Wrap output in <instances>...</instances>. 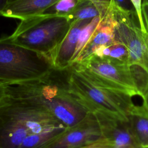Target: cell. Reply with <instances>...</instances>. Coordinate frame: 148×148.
<instances>
[{
  "mask_svg": "<svg viewBox=\"0 0 148 148\" xmlns=\"http://www.w3.org/2000/svg\"><path fill=\"white\" fill-rule=\"evenodd\" d=\"M5 90L12 100L43 109L68 128L80 123L90 113L71 84L69 66L53 68L41 78L9 84Z\"/></svg>",
  "mask_w": 148,
  "mask_h": 148,
  "instance_id": "obj_1",
  "label": "cell"
},
{
  "mask_svg": "<svg viewBox=\"0 0 148 148\" xmlns=\"http://www.w3.org/2000/svg\"><path fill=\"white\" fill-rule=\"evenodd\" d=\"M71 25V21L65 17L38 15L21 20L10 36L14 43L53 61Z\"/></svg>",
  "mask_w": 148,
  "mask_h": 148,
  "instance_id": "obj_2",
  "label": "cell"
},
{
  "mask_svg": "<svg viewBox=\"0 0 148 148\" xmlns=\"http://www.w3.org/2000/svg\"><path fill=\"white\" fill-rule=\"evenodd\" d=\"M46 56L14 43L10 36L0 39V85L36 80L53 68Z\"/></svg>",
  "mask_w": 148,
  "mask_h": 148,
  "instance_id": "obj_3",
  "label": "cell"
},
{
  "mask_svg": "<svg viewBox=\"0 0 148 148\" xmlns=\"http://www.w3.org/2000/svg\"><path fill=\"white\" fill-rule=\"evenodd\" d=\"M69 79L71 85L80 95L90 113L128 120L131 114L146 106V103L134 102V97H138L94 84L72 65L69 66Z\"/></svg>",
  "mask_w": 148,
  "mask_h": 148,
  "instance_id": "obj_4",
  "label": "cell"
},
{
  "mask_svg": "<svg viewBox=\"0 0 148 148\" xmlns=\"http://www.w3.org/2000/svg\"><path fill=\"white\" fill-rule=\"evenodd\" d=\"M71 65L97 86L144 98L135 88L128 64L115 62L92 54Z\"/></svg>",
  "mask_w": 148,
  "mask_h": 148,
  "instance_id": "obj_5",
  "label": "cell"
},
{
  "mask_svg": "<svg viewBox=\"0 0 148 148\" xmlns=\"http://www.w3.org/2000/svg\"><path fill=\"white\" fill-rule=\"evenodd\" d=\"M0 115H3L5 120L20 124L29 135L68 128L43 109L12 101L5 97L0 103Z\"/></svg>",
  "mask_w": 148,
  "mask_h": 148,
  "instance_id": "obj_6",
  "label": "cell"
},
{
  "mask_svg": "<svg viewBox=\"0 0 148 148\" xmlns=\"http://www.w3.org/2000/svg\"><path fill=\"white\" fill-rule=\"evenodd\" d=\"M110 3L116 20L114 28V40L127 48L129 65H139L148 72V49L144 38L145 32L140 29L138 19L132 18L116 9L111 1Z\"/></svg>",
  "mask_w": 148,
  "mask_h": 148,
  "instance_id": "obj_7",
  "label": "cell"
},
{
  "mask_svg": "<svg viewBox=\"0 0 148 148\" xmlns=\"http://www.w3.org/2000/svg\"><path fill=\"white\" fill-rule=\"evenodd\" d=\"M102 137L95 116L89 113L78 124L68 128L57 140L42 148H78Z\"/></svg>",
  "mask_w": 148,
  "mask_h": 148,
  "instance_id": "obj_8",
  "label": "cell"
},
{
  "mask_svg": "<svg viewBox=\"0 0 148 148\" xmlns=\"http://www.w3.org/2000/svg\"><path fill=\"white\" fill-rule=\"evenodd\" d=\"M98 122L102 136L113 143L114 148H140L128 120L102 113H93Z\"/></svg>",
  "mask_w": 148,
  "mask_h": 148,
  "instance_id": "obj_9",
  "label": "cell"
},
{
  "mask_svg": "<svg viewBox=\"0 0 148 148\" xmlns=\"http://www.w3.org/2000/svg\"><path fill=\"white\" fill-rule=\"evenodd\" d=\"M116 23V20L114 17L112 7L110 3L108 12L101 18L90 40L73 64L84 61L92 55L101 47L108 46L113 43L115 41L114 28Z\"/></svg>",
  "mask_w": 148,
  "mask_h": 148,
  "instance_id": "obj_10",
  "label": "cell"
},
{
  "mask_svg": "<svg viewBox=\"0 0 148 148\" xmlns=\"http://www.w3.org/2000/svg\"><path fill=\"white\" fill-rule=\"evenodd\" d=\"M91 20L92 19L77 20L72 23L69 31L57 50L53 59L54 68L63 69L71 65L80 32Z\"/></svg>",
  "mask_w": 148,
  "mask_h": 148,
  "instance_id": "obj_11",
  "label": "cell"
},
{
  "mask_svg": "<svg viewBox=\"0 0 148 148\" xmlns=\"http://www.w3.org/2000/svg\"><path fill=\"white\" fill-rule=\"evenodd\" d=\"M58 1L59 0H8L2 16L22 20L40 14Z\"/></svg>",
  "mask_w": 148,
  "mask_h": 148,
  "instance_id": "obj_12",
  "label": "cell"
},
{
  "mask_svg": "<svg viewBox=\"0 0 148 148\" xmlns=\"http://www.w3.org/2000/svg\"><path fill=\"white\" fill-rule=\"evenodd\" d=\"M0 132V148H19L24 139L29 135L27 130L20 124L6 120Z\"/></svg>",
  "mask_w": 148,
  "mask_h": 148,
  "instance_id": "obj_13",
  "label": "cell"
},
{
  "mask_svg": "<svg viewBox=\"0 0 148 148\" xmlns=\"http://www.w3.org/2000/svg\"><path fill=\"white\" fill-rule=\"evenodd\" d=\"M129 123L140 148H148V108L144 106L128 117Z\"/></svg>",
  "mask_w": 148,
  "mask_h": 148,
  "instance_id": "obj_14",
  "label": "cell"
},
{
  "mask_svg": "<svg viewBox=\"0 0 148 148\" xmlns=\"http://www.w3.org/2000/svg\"><path fill=\"white\" fill-rule=\"evenodd\" d=\"M93 54L115 62L129 65L130 56L127 48L116 41L108 46L101 47Z\"/></svg>",
  "mask_w": 148,
  "mask_h": 148,
  "instance_id": "obj_15",
  "label": "cell"
},
{
  "mask_svg": "<svg viewBox=\"0 0 148 148\" xmlns=\"http://www.w3.org/2000/svg\"><path fill=\"white\" fill-rule=\"evenodd\" d=\"M84 0H59L39 15L62 16L68 19Z\"/></svg>",
  "mask_w": 148,
  "mask_h": 148,
  "instance_id": "obj_16",
  "label": "cell"
},
{
  "mask_svg": "<svg viewBox=\"0 0 148 148\" xmlns=\"http://www.w3.org/2000/svg\"><path fill=\"white\" fill-rule=\"evenodd\" d=\"M104 16L101 10L90 0H84L77 7L69 18L71 23L77 20H91L95 17Z\"/></svg>",
  "mask_w": 148,
  "mask_h": 148,
  "instance_id": "obj_17",
  "label": "cell"
},
{
  "mask_svg": "<svg viewBox=\"0 0 148 148\" xmlns=\"http://www.w3.org/2000/svg\"><path fill=\"white\" fill-rule=\"evenodd\" d=\"M129 68L136 89L145 99L148 92V72L137 64L129 65Z\"/></svg>",
  "mask_w": 148,
  "mask_h": 148,
  "instance_id": "obj_18",
  "label": "cell"
},
{
  "mask_svg": "<svg viewBox=\"0 0 148 148\" xmlns=\"http://www.w3.org/2000/svg\"><path fill=\"white\" fill-rule=\"evenodd\" d=\"M101 20V16L94 18L88 24H87L82 29L79 37V40L77 45L76 51L72 61V64L74 63V62L76 61L80 52L82 51L83 48L90 40L92 34L95 31L97 27H98Z\"/></svg>",
  "mask_w": 148,
  "mask_h": 148,
  "instance_id": "obj_19",
  "label": "cell"
},
{
  "mask_svg": "<svg viewBox=\"0 0 148 148\" xmlns=\"http://www.w3.org/2000/svg\"><path fill=\"white\" fill-rule=\"evenodd\" d=\"M114 6L130 17L138 19L135 9L131 0H110ZM139 20V19H138Z\"/></svg>",
  "mask_w": 148,
  "mask_h": 148,
  "instance_id": "obj_20",
  "label": "cell"
},
{
  "mask_svg": "<svg viewBox=\"0 0 148 148\" xmlns=\"http://www.w3.org/2000/svg\"><path fill=\"white\" fill-rule=\"evenodd\" d=\"M78 148H114L113 143L103 136L96 141Z\"/></svg>",
  "mask_w": 148,
  "mask_h": 148,
  "instance_id": "obj_21",
  "label": "cell"
},
{
  "mask_svg": "<svg viewBox=\"0 0 148 148\" xmlns=\"http://www.w3.org/2000/svg\"><path fill=\"white\" fill-rule=\"evenodd\" d=\"M94 3L105 15L108 10L110 0H90Z\"/></svg>",
  "mask_w": 148,
  "mask_h": 148,
  "instance_id": "obj_22",
  "label": "cell"
},
{
  "mask_svg": "<svg viewBox=\"0 0 148 148\" xmlns=\"http://www.w3.org/2000/svg\"><path fill=\"white\" fill-rule=\"evenodd\" d=\"M142 14L146 29L148 33V2L142 3Z\"/></svg>",
  "mask_w": 148,
  "mask_h": 148,
  "instance_id": "obj_23",
  "label": "cell"
},
{
  "mask_svg": "<svg viewBox=\"0 0 148 148\" xmlns=\"http://www.w3.org/2000/svg\"><path fill=\"white\" fill-rule=\"evenodd\" d=\"M8 0H0V16H2V13L7 4Z\"/></svg>",
  "mask_w": 148,
  "mask_h": 148,
  "instance_id": "obj_24",
  "label": "cell"
},
{
  "mask_svg": "<svg viewBox=\"0 0 148 148\" xmlns=\"http://www.w3.org/2000/svg\"><path fill=\"white\" fill-rule=\"evenodd\" d=\"M5 97V87L0 85V103L2 101Z\"/></svg>",
  "mask_w": 148,
  "mask_h": 148,
  "instance_id": "obj_25",
  "label": "cell"
},
{
  "mask_svg": "<svg viewBox=\"0 0 148 148\" xmlns=\"http://www.w3.org/2000/svg\"><path fill=\"white\" fill-rule=\"evenodd\" d=\"M144 38H145V42L148 49V33L147 32H145L144 33Z\"/></svg>",
  "mask_w": 148,
  "mask_h": 148,
  "instance_id": "obj_26",
  "label": "cell"
},
{
  "mask_svg": "<svg viewBox=\"0 0 148 148\" xmlns=\"http://www.w3.org/2000/svg\"><path fill=\"white\" fill-rule=\"evenodd\" d=\"M145 102H146V105L148 108V92L145 97Z\"/></svg>",
  "mask_w": 148,
  "mask_h": 148,
  "instance_id": "obj_27",
  "label": "cell"
}]
</instances>
